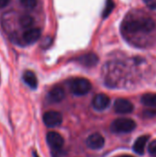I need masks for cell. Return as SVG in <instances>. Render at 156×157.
I'll return each mask as SVG.
<instances>
[{
    "instance_id": "6da1fadb",
    "label": "cell",
    "mask_w": 156,
    "mask_h": 157,
    "mask_svg": "<svg viewBox=\"0 0 156 157\" xmlns=\"http://www.w3.org/2000/svg\"><path fill=\"white\" fill-rule=\"evenodd\" d=\"M155 27L154 21L150 17H140L132 19L125 24V29L130 33L151 32Z\"/></svg>"
},
{
    "instance_id": "7a4b0ae2",
    "label": "cell",
    "mask_w": 156,
    "mask_h": 157,
    "mask_svg": "<svg viewBox=\"0 0 156 157\" xmlns=\"http://www.w3.org/2000/svg\"><path fill=\"white\" fill-rule=\"evenodd\" d=\"M136 128V123L131 119H117L115 120L111 125L110 129L113 132L117 133H125V132H131Z\"/></svg>"
},
{
    "instance_id": "3957f363",
    "label": "cell",
    "mask_w": 156,
    "mask_h": 157,
    "mask_svg": "<svg viewBox=\"0 0 156 157\" xmlns=\"http://www.w3.org/2000/svg\"><path fill=\"white\" fill-rule=\"evenodd\" d=\"M92 85L89 80L83 77H77L72 80L70 88L73 94L77 96H83L87 94L91 90Z\"/></svg>"
},
{
    "instance_id": "277c9868",
    "label": "cell",
    "mask_w": 156,
    "mask_h": 157,
    "mask_svg": "<svg viewBox=\"0 0 156 157\" xmlns=\"http://www.w3.org/2000/svg\"><path fill=\"white\" fill-rule=\"evenodd\" d=\"M63 121V116L58 111H48L43 116V122L46 126L53 128L59 126Z\"/></svg>"
},
{
    "instance_id": "5b68a950",
    "label": "cell",
    "mask_w": 156,
    "mask_h": 157,
    "mask_svg": "<svg viewBox=\"0 0 156 157\" xmlns=\"http://www.w3.org/2000/svg\"><path fill=\"white\" fill-rule=\"evenodd\" d=\"M114 109L120 114H128L133 110L132 103L125 98H118L114 103Z\"/></svg>"
},
{
    "instance_id": "8992f818",
    "label": "cell",
    "mask_w": 156,
    "mask_h": 157,
    "mask_svg": "<svg viewBox=\"0 0 156 157\" xmlns=\"http://www.w3.org/2000/svg\"><path fill=\"white\" fill-rule=\"evenodd\" d=\"M46 140L52 149H61L64 144L63 136L56 132H50L46 136Z\"/></svg>"
},
{
    "instance_id": "52a82bcc",
    "label": "cell",
    "mask_w": 156,
    "mask_h": 157,
    "mask_svg": "<svg viewBox=\"0 0 156 157\" xmlns=\"http://www.w3.org/2000/svg\"><path fill=\"white\" fill-rule=\"evenodd\" d=\"M105 144V139L99 133H93L86 139V145L92 150L101 149Z\"/></svg>"
},
{
    "instance_id": "ba28073f",
    "label": "cell",
    "mask_w": 156,
    "mask_h": 157,
    "mask_svg": "<svg viewBox=\"0 0 156 157\" xmlns=\"http://www.w3.org/2000/svg\"><path fill=\"white\" fill-rule=\"evenodd\" d=\"M110 103L109 98L105 94H97L93 99V106L97 110H104Z\"/></svg>"
},
{
    "instance_id": "9c48e42d",
    "label": "cell",
    "mask_w": 156,
    "mask_h": 157,
    "mask_svg": "<svg viewBox=\"0 0 156 157\" xmlns=\"http://www.w3.org/2000/svg\"><path fill=\"white\" fill-rule=\"evenodd\" d=\"M40 35H41V31L40 29H38V28L29 29L23 34V40L26 43L33 44L40 39Z\"/></svg>"
},
{
    "instance_id": "30bf717a",
    "label": "cell",
    "mask_w": 156,
    "mask_h": 157,
    "mask_svg": "<svg viewBox=\"0 0 156 157\" xmlns=\"http://www.w3.org/2000/svg\"><path fill=\"white\" fill-rule=\"evenodd\" d=\"M77 61L84 66L86 67H93L95 65L97 64L98 63V57L96 53L93 52H89V53H86L82 56H80Z\"/></svg>"
},
{
    "instance_id": "8fae6325",
    "label": "cell",
    "mask_w": 156,
    "mask_h": 157,
    "mask_svg": "<svg viewBox=\"0 0 156 157\" xmlns=\"http://www.w3.org/2000/svg\"><path fill=\"white\" fill-rule=\"evenodd\" d=\"M64 96H65V93H64L63 88L62 86H56L52 87V89L49 92L48 99L51 102L57 103V102L62 101L64 98Z\"/></svg>"
},
{
    "instance_id": "7c38bea8",
    "label": "cell",
    "mask_w": 156,
    "mask_h": 157,
    "mask_svg": "<svg viewBox=\"0 0 156 157\" xmlns=\"http://www.w3.org/2000/svg\"><path fill=\"white\" fill-rule=\"evenodd\" d=\"M150 139V136L149 135H143L141 137H139L135 143H134V145H133V150L136 154L142 155L144 154V149H145V146H146V144L147 142L149 141Z\"/></svg>"
},
{
    "instance_id": "4fadbf2b",
    "label": "cell",
    "mask_w": 156,
    "mask_h": 157,
    "mask_svg": "<svg viewBox=\"0 0 156 157\" xmlns=\"http://www.w3.org/2000/svg\"><path fill=\"white\" fill-rule=\"evenodd\" d=\"M23 80L24 82L31 88L35 89L38 86V80L35 74L32 71H26L23 74Z\"/></svg>"
},
{
    "instance_id": "5bb4252c",
    "label": "cell",
    "mask_w": 156,
    "mask_h": 157,
    "mask_svg": "<svg viewBox=\"0 0 156 157\" xmlns=\"http://www.w3.org/2000/svg\"><path fill=\"white\" fill-rule=\"evenodd\" d=\"M142 102L147 107L156 108V94H146L142 98Z\"/></svg>"
},
{
    "instance_id": "9a60e30c",
    "label": "cell",
    "mask_w": 156,
    "mask_h": 157,
    "mask_svg": "<svg viewBox=\"0 0 156 157\" xmlns=\"http://www.w3.org/2000/svg\"><path fill=\"white\" fill-rule=\"evenodd\" d=\"M33 23H34V19L29 15H23L19 18V24L24 29H30V27L33 25Z\"/></svg>"
},
{
    "instance_id": "2e32d148",
    "label": "cell",
    "mask_w": 156,
    "mask_h": 157,
    "mask_svg": "<svg viewBox=\"0 0 156 157\" xmlns=\"http://www.w3.org/2000/svg\"><path fill=\"white\" fill-rule=\"evenodd\" d=\"M114 7H115V3H114V1H113V0H107L106 5H105V8H104V10H103V14H102V15H103V17H108V16L111 14V12L113 11Z\"/></svg>"
},
{
    "instance_id": "e0dca14e",
    "label": "cell",
    "mask_w": 156,
    "mask_h": 157,
    "mask_svg": "<svg viewBox=\"0 0 156 157\" xmlns=\"http://www.w3.org/2000/svg\"><path fill=\"white\" fill-rule=\"evenodd\" d=\"M20 4L26 9H33L37 6V0H19Z\"/></svg>"
},
{
    "instance_id": "ac0fdd59",
    "label": "cell",
    "mask_w": 156,
    "mask_h": 157,
    "mask_svg": "<svg viewBox=\"0 0 156 157\" xmlns=\"http://www.w3.org/2000/svg\"><path fill=\"white\" fill-rule=\"evenodd\" d=\"M148 150H149V153H150L153 156L156 157V140L153 141V142L149 144Z\"/></svg>"
},
{
    "instance_id": "d6986e66",
    "label": "cell",
    "mask_w": 156,
    "mask_h": 157,
    "mask_svg": "<svg viewBox=\"0 0 156 157\" xmlns=\"http://www.w3.org/2000/svg\"><path fill=\"white\" fill-rule=\"evenodd\" d=\"M143 2L146 4V6L149 8L156 10V0H143Z\"/></svg>"
},
{
    "instance_id": "ffe728a7",
    "label": "cell",
    "mask_w": 156,
    "mask_h": 157,
    "mask_svg": "<svg viewBox=\"0 0 156 157\" xmlns=\"http://www.w3.org/2000/svg\"><path fill=\"white\" fill-rule=\"evenodd\" d=\"M10 0H0V7H5L8 5Z\"/></svg>"
},
{
    "instance_id": "44dd1931",
    "label": "cell",
    "mask_w": 156,
    "mask_h": 157,
    "mask_svg": "<svg viewBox=\"0 0 156 157\" xmlns=\"http://www.w3.org/2000/svg\"><path fill=\"white\" fill-rule=\"evenodd\" d=\"M145 113H146V114H149L150 116H154V115H156V111H154V110H153V111H152V110H151V111H146Z\"/></svg>"
},
{
    "instance_id": "7402d4cb",
    "label": "cell",
    "mask_w": 156,
    "mask_h": 157,
    "mask_svg": "<svg viewBox=\"0 0 156 157\" xmlns=\"http://www.w3.org/2000/svg\"><path fill=\"white\" fill-rule=\"evenodd\" d=\"M33 156H34V157H40V155H38L37 153H35V152H34V153H33Z\"/></svg>"
},
{
    "instance_id": "603a6c76",
    "label": "cell",
    "mask_w": 156,
    "mask_h": 157,
    "mask_svg": "<svg viewBox=\"0 0 156 157\" xmlns=\"http://www.w3.org/2000/svg\"><path fill=\"white\" fill-rule=\"evenodd\" d=\"M122 157H133V156H131V155H124V156Z\"/></svg>"
}]
</instances>
